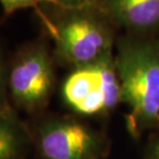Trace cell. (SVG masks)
<instances>
[{
	"label": "cell",
	"mask_w": 159,
	"mask_h": 159,
	"mask_svg": "<svg viewBox=\"0 0 159 159\" xmlns=\"http://www.w3.org/2000/svg\"><path fill=\"white\" fill-rule=\"evenodd\" d=\"M114 61L129 131L137 137L159 126V42L124 39Z\"/></svg>",
	"instance_id": "obj_1"
},
{
	"label": "cell",
	"mask_w": 159,
	"mask_h": 159,
	"mask_svg": "<svg viewBox=\"0 0 159 159\" xmlns=\"http://www.w3.org/2000/svg\"><path fill=\"white\" fill-rule=\"evenodd\" d=\"M62 93L67 105L81 115L113 110L122 102L114 57L76 68L65 80Z\"/></svg>",
	"instance_id": "obj_2"
},
{
	"label": "cell",
	"mask_w": 159,
	"mask_h": 159,
	"mask_svg": "<svg viewBox=\"0 0 159 159\" xmlns=\"http://www.w3.org/2000/svg\"><path fill=\"white\" fill-rule=\"evenodd\" d=\"M38 149L44 159H102L109 142L102 133L82 121L59 117L40 127Z\"/></svg>",
	"instance_id": "obj_3"
},
{
	"label": "cell",
	"mask_w": 159,
	"mask_h": 159,
	"mask_svg": "<svg viewBox=\"0 0 159 159\" xmlns=\"http://www.w3.org/2000/svg\"><path fill=\"white\" fill-rule=\"evenodd\" d=\"M57 52L76 68L90 65L112 55V35L93 16L75 15L56 26Z\"/></svg>",
	"instance_id": "obj_4"
},
{
	"label": "cell",
	"mask_w": 159,
	"mask_h": 159,
	"mask_svg": "<svg viewBox=\"0 0 159 159\" xmlns=\"http://www.w3.org/2000/svg\"><path fill=\"white\" fill-rule=\"evenodd\" d=\"M8 87L15 103L26 111H36L48 102L55 87V74L43 47H31L16 57Z\"/></svg>",
	"instance_id": "obj_5"
},
{
	"label": "cell",
	"mask_w": 159,
	"mask_h": 159,
	"mask_svg": "<svg viewBox=\"0 0 159 159\" xmlns=\"http://www.w3.org/2000/svg\"><path fill=\"white\" fill-rule=\"evenodd\" d=\"M107 6L127 28L145 31L159 25V0H108Z\"/></svg>",
	"instance_id": "obj_6"
},
{
	"label": "cell",
	"mask_w": 159,
	"mask_h": 159,
	"mask_svg": "<svg viewBox=\"0 0 159 159\" xmlns=\"http://www.w3.org/2000/svg\"><path fill=\"white\" fill-rule=\"evenodd\" d=\"M26 142L25 133L11 115L0 114V159H19Z\"/></svg>",
	"instance_id": "obj_7"
},
{
	"label": "cell",
	"mask_w": 159,
	"mask_h": 159,
	"mask_svg": "<svg viewBox=\"0 0 159 159\" xmlns=\"http://www.w3.org/2000/svg\"><path fill=\"white\" fill-rule=\"evenodd\" d=\"M41 2H48L60 6L57 0H0V3L6 15H11L12 12L24 8H38V4Z\"/></svg>",
	"instance_id": "obj_8"
},
{
	"label": "cell",
	"mask_w": 159,
	"mask_h": 159,
	"mask_svg": "<svg viewBox=\"0 0 159 159\" xmlns=\"http://www.w3.org/2000/svg\"><path fill=\"white\" fill-rule=\"evenodd\" d=\"M0 114L2 115H11L8 110L7 102L5 97V77H4V68L0 55Z\"/></svg>",
	"instance_id": "obj_9"
},
{
	"label": "cell",
	"mask_w": 159,
	"mask_h": 159,
	"mask_svg": "<svg viewBox=\"0 0 159 159\" xmlns=\"http://www.w3.org/2000/svg\"><path fill=\"white\" fill-rule=\"evenodd\" d=\"M60 6L63 7H73V6H79L83 4L86 0H57Z\"/></svg>",
	"instance_id": "obj_10"
},
{
	"label": "cell",
	"mask_w": 159,
	"mask_h": 159,
	"mask_svg": "<svg viewBox=\"0 0 159 159\" xmlns=\"http://www.w3.org/2000/svg\"><path fill=\"white\" fill-rule=\"evenodd\" d=\"M150 159H159V138L154 142L153 147L151 149Z\"/></svg>",
	"instance_id": "obj_11"
}]
</instances>
